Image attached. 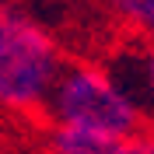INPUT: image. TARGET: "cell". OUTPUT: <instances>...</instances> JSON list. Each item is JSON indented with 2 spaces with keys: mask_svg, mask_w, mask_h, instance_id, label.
I'll list each match as a JSON object with an SVG mask.
<instances>
[{
  "mask_svg": "<svg viewBox=\"0 0 154 154\" xmlns=\"http://www.w3.org/2000/svg\"><path fill=\"white\" fill-rule=\"evenodd\" d=\"M63 49L42 21L14 0H0V112H42L53 95Z\"/></svg>",
  "mask_w": 154,
  "mask_h": 154,
  "instance_id": "cell-1",
  "label": "cell"
},
{
  "mask_svg": "<svg viewBox=\"0 0 154 154\" xmlns=\"http://www.w3.org/2000/svg\"><path fill=\"white\" fill-rule=\"evenodd\" d=\"M42 116L53 130L88 137H130L147 119L119 77L98 63H63Z\"/></svg>",
  "mask_w": 154,
  "mask_h": 154,
  "instance_id": "cell-2",
  "label": "cell"
},
{
  "mask_svg": "<svg viewBox=\"0 0 154 154\" xmlns=\"http://www.w3.org/2000/svg\"><path fill=\"white\" fill-rule=\"evenodd\" d=\"M46 151L49 154H154V133L140 130L130 137H88L49 126Z\"/></svg>",
  "mask_w": 154,
  "mask_h": 154,
  "instance_id": "cell-3",
  "label": "cell"
},
{
  "mask_svg": "<svg viewBox=\"0 0 154 154\" xmlns=\"http://www.w3.org/2000/svg\"><path fill=\"white\" fill-rule=\"evenodd\" d=\"M119 84L133 95V102L140 105V112H154V38H147L140 56H137V70L133 77H123Z\"/></svg>",
  "mask_w": 154,
  "mask_h": 154,
  "instance_id": "cell-4",
  "label": "cell"
},
{
  "mask_svg": "<svg viewBox=\"0 0 154 154\" xmlns=\"http://www.w3.org/2000/svg\"><path fill=\"white\" fill-rule=\"evenodd\" d=\"M119 25L144 38H154V0H102Z\"/></svg>",
  "mask_w": 154,
  "mask_h": 154,
  "instance_id": "cell-5",
  "label": "cell"
},
{
  "mask_svg": "<svg viewBox=\"0 0 154 154\" xmlns=\"http://www.w3.org/2000/svg\"><path fill=\"white\" fill-rule=\"evenodd\" d=\"M151 133H154V126H151Z\"/></svg>",
  "mask_w": 154,
  "mask_h": 154,
  "instance_id": "cell-6",
  "label": "cell"
}]
</instances>
